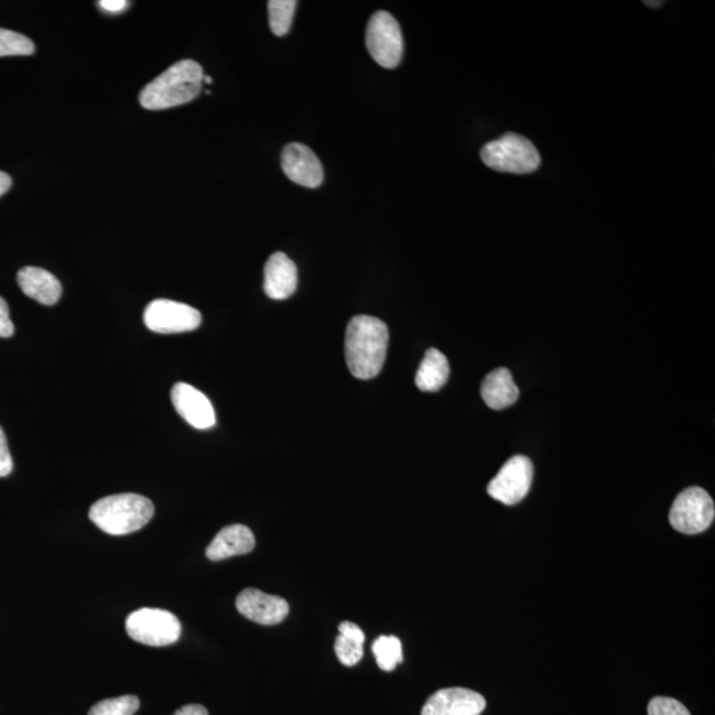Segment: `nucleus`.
Listing matches in <instances>:
<instances>
[{
  "mask_svg": "<svg viewBox=\"0 0 715 715\" xmlns=\"http://www.w3.org/2000/svg\"><path fill=\"white\" fill-rule=\"evenodd\" d=\"M390 334L383 321L370 316L351 318L346 329L345 354L350 372L358 379H372L382 371Z\"/></svg>",
  "mask_w": 715,
  "mask_h": 715,
  "instance_id": "f257e3e1",
  "label": "nucleus"
},
{
  "mask_svg": "<svg viewBox=\"0 0 715 715\" xmlns=\"http://www.w3.org/2000/svg\"><path fill=\"white\" fill-rule=\"evenodd\" d=\"M203 68L194 61H181L142 89L140 104L148 110H163L192 102L203 87Z\"/></svg>",
  "mask_w": 715,
  "mask_h": 715,
  "instance_id": "f03ea898",
  "label": "nucleus"
},
{
  "mask_svg": "<svg viewBox=\"0 0 715 715\" xmlns=\"http://www.w3.org/2000/svg\"><path fill=\"white\" fill-rule=\"evenodd\" d=\"M154 505L149 498L123 494L101 498L89 510L90 521L110 535H127L152 521Z\"/></svg>",
  "mask_w": 715,
  "mask_h": 715,
  "instance_id": "7ed1b4c3",
  "label": "nucleus"
},
{
  "mask_svg": "<svg viewBox=\"0 0 715 715\" xmlns=\"http://www.w3.org/2000/svg\"><path fill=\"white\" fill-rule=\"evenodd\" d=\"M481 159L496 172L518 175L533 173L541 165L540 153L533 143L516 133L487 143L481 150Z\"/></svg>",
  "mask_w": 715,
  "mask_h": 715,
  "instance_id": "20e7f679",
  "label": "nucleus"
},
{
  "mask_svg": "<svg viewBox=\"0 0 715 715\" xmlns=\"http://www.w3.org/2000/svg\"><path fill=\"white\" fill-rule=\"evenodd\" d=\"M130 639L149 647H167L178 641L182 626L172 613L160 608H141L127 619Z\"/></svg>",
  "mask_w": 715,
  "mask_h": 715,
  "instance_id": "39448f33",
  "label": "nucleus"
},
{
  "mask_svg": "<svg viewBox=\"0 0 715 715\" xmlns=\"http://www.w3.org/2000/svg\"><path fill=\"white\" fill-rule=\"evenodd\" d=\"M366 47L373 61L386 69L397 68L402 62V30L389 12L378 11L371 17L366 30Z\"/></svg>",
  "mask_w": 715,
  "mask_h": 715,
  "instance_id": "423d86ee",
  "label": "nucleus"
},
{
  "mask_svg": "<svg viewBox=\"0 0 715 715\" xmlns=\"http://www.w3.org/2000/svg\"><path fill=\"white\" fill-rule=\"evenodd\" d=\"M715 507L711 495L698 487L687 488L675 497L669 521L679 533H704L714 521Z\"/></svg>",
  "mask_w": 715,
  "mask_h": 715,
  "instance_id": "0eeeda50",
  "label": "nucleus"
},
{
  "mask_svg": "<svg viewBox=\"0 0 715 715\" xmlns=\"http://www.w3.org/2000/svg\"><path fill=\"white\" fill-rule=\"evenodd\" d=\"M533 463L529 457L522 455L511 457L488 484V495L508 507H513L528 496L533 483Z\"/></svg>",
  "mask_w": 715,
  "mask_h": 715,
  "instance_id": "6e6552de",
  "label": "nucleus"
},
{
  "mask_svg": "<svg viewBox=\"0 0 715 715\" xmlns=\"http://www.w3.org/2000/svg\"><path fill=\"white\" fill-rule=\"evenodd\" d=\"M148 329L160 334H178L198 329L202 314L195 307L172 300H155L143 313Z\"/></svg>",
  "mask_w": 715,
  "mask_h": 715,
  "instance_id": "1a4fd4ad",
  "label": "nucleus"
},
{
  "mask_svg": "<svg viewBox=\"0 0 715 715\" xmlns=\"http://www.w3.org/2000/svg\"><path fill=\"white\" fill-rule=\"evenodd\" d=\"M281 167L288 178L300 186L316 188L324 182L323 163L303 143L293 142L282 150Z\"/></svg>",
  "mask_w": 715,
  "mask_h": 715,
  "instance_id": "9d476101",
  "label": "nucleus"
},
{
  "mask_svg": "<svg viewBox=\"0 0 715 715\" xmlns=\"http://www.w3.org/2000/svg\"><path fill=\"white\" fill-rule=\"evenodd\" d=\"M236 608L245 618L261 626L280 625L290 614V605L285 599L256 588L242 589L236 598Z\"/></svg>",
  "mask_w": 715,
  "mask_h": 715,
  "instance_id": "9b49d317",
  "label": "nucleus"
},
{
  "mask_svg": "<svg viewBox=\"0 0 715 715\" xmlns=\"http://www.w3.org/2000/svg\"><path fill=\"white\" fill-rule=\"evenodd\" d=\"M487 701L480 693L465 687H447L432 694L422 715H480Z\"/></svg>",
  "mask_w": 715,
  "mask_h": 715,
  "instance_id": "f8f14e48",
  "label": "nucleus"
},
{
  "mask_svg": "<svg viewBox=\"0 0 715 715\" xmlns=\"http://www.w3.org/2000/svg\"><path fill=\"white\" fill-rule=\"evenodd\" d=\"M172 402L176 412L196 430H209L216 423L215 411L209 399L195 387L176 383L172 390Z\"/></svg>",
  "mask_w": 715,
  "mask_h": 715,
  "instance_id": "ddd939ff",
  "label": "nucleus"
},
{
  "mask_svg": "<svg viewBox=\"0 0 715 715\" xmlns=\"http://www.w3.org/2000/svg\"><path fill=\"white\" fill-rule=\"evenodd\" d=\"M297 267L285 253L275 252L264 268V291L272 300L290 299L297 290Z\"/></svg>",
  "mask_w": 715,
  "mask_h": 715,
  "instance_id": "4468645a",
  "label": "nucleus"
},
{
  "mask_svg": "<svg viewBox=\"0 0 715 715\" xmlns=\"http://www.w3.org/2000/svg\"><path fill=\"white\" fill-rule=\"evenodd\" d=\"M252 530L245 524H231L221 529L206 550L209 561L219 562L236 555H246L254 549Z\"/></svg>",
  "mask_w": 715,
  "mask_h": 715,
  "instance_id": "2eb2a0df",
  "label": "nucleus"
},
{
  "mask_svg": "<svg viewBox=\"0 0 715 715\" xmlns=\"http://www.w3.org/2000/svg\"><path fill=\"white\" fill-rule=\"evenodd\" d=\"M18 284L25 296L43 305H55L62 297L61 281L42 268L25 267L21 269L18 273Z\"/></svg>",
  "mask_w": 715,
  "mask_h": 715,
  "instance_id": "dca6fc26",
  "label": "nucleus"
},
{
  "mask_svg": "<svg viewBox=\"0 0 715 715\" xmlns=\"http://www.w3.org/2000/svg\"><path fill=\"white\" fill-rule=\"evenodd\" d=\"M481 397L491 410H503L513 405L520 398L513 376L505 367H498L485 377L481 384Z\"/></svg>",
  "mask_w": 715,
  "mask_h": 715,
  "instance_id": "f3484780",
  "label": "nucleus"
},
{
  "mask_svg": "<svg viewBox=\"0 0 715 715\" xmlns=\"http://www.w3.org/2000/svg\"><path fill=\"white\" fill-rule=\"evenodd\" d=\"M449 362L437 349L426 350L416 372L415 383L420 391L435 392L448 382Z\"/></svg>",
  "mask_w": 715,
  "mask_h": 715,
  "instance_id": "a211bd4d",
  "label": "nucleus"
},
{
  "mask_svg": "<svg viewBox=\"0 0 715 715\" xmlns=\"http://www.w3.org/2000/svg\"><path fill=\"white\" fill-rule=\"evenodd\" d=\"M372 653L378 667L384 672H392L403 662L402 642L396 636H380L373 641Z\"/></svg>",
  "mask_w": 715,
  "mask_h": 715,
  "instance_id": "6ab92c4d",
  "label": "nucleus"
},
{
  "mask_svg": "<svg viewBox=\"0 0 715 715\" xmlns=\"http://www.w3.org/2000/svg\"><path fill=\"white\" fill-rule=\"evenodd\" d=\"M296 0H271L268 2L269 25L275 36H285L292 28Z\"/></svg>",
  "mask_w": 715,
  "mask_h": 715,
  "instance_id": "aec40b11",
  "label": "nucleus"
},
{
  "mask_svg": "<svg viewBox=\"0 0 715 715\" xmlns=\"http://www.w3.org/2000/svg\"><path fill=\"white\" fill-rule=\"evenodd\" d=\"M35 54V44L19 32L0 29V57L31 56Z\"/></svg>",
  "mask_w": 715,
  "mask_h": 715,
  "instance_id": "412c9836",
  "label": "nucleus"
},
{
  "mask_svg": "<svg viewBox=\"0 0 715 715\" xmlns=\"http://www.w3.org/2000/svg\"><path fill=\"white\" fill-rule=\"evenodd\" d=\"M140 707V700L136 695L108 698L98 702L90 708L88 715H134Z\"/></svg>",
  "mask_w": 715,
  "mask_h": 715,
  "instance_id": "4be33fe9",
  "label": "nucleus"
},
{
  "mask_svg": "<svg viewBox=\"0 0 715 715\" xmlns=\"http://www.w3.org/2000/svg\"><path fill=\"white\" fill-rule=\"evenodd\" d=\"M364 646L365 644H360V642L346 638V636L339 633L334 649H336L340 664L354 667L364 658Z\"/></svg>",
  "mask_w": 715,
  "mask_h": 715,
  "instance_id": "5701e85b",
  "label": "nucleus"
},
{
  "mask_svg": "<svg viewBox=\"0 0 715 715\" xmlns=\"http://www.w3.org/2000/svg\"><path fill=\"white\" fill-rule=\"evenodd\" d=\"M648 715H691V713L678 700L654 697L649 702Z\"/></svg>",
  "mask_w": 715,
  "mask_h": 715,
  "instance_id": "b1692460",
  "label": "nucleus"
},
{
  "mask_svg": "<svg viewBox=\"0 0 715 715\" xmlns=\"http://www.w3.org/2000/svg\"><path fill=\"white\" fill-rule=\"evenodd\" d=\"M14 468L10 454L8 438H6L2 426H0V477L9 476Z\"/></svg>",
  "mask_w": 715,
  "mask_h": 715,
  "instance_id": "393cba45",
  "label": "nucleus"
},
{
  "mask_svg": "<svg viewBox=\"0 0 715 715\" xmlns=\"http://www.w3.org/2000/svg\"><path fill=\"white\" fill-rule=\"evenodd\" d=\"M15 326L10 318V310L8 303L0 297V337L9 338L14 334Z\"/></svg>",
  "mask_w": 715,
  "mask_h": 715,
  "instance_id": "a878e982",
  "label": "nucleus"
},
{
  "mask_svg": "<svg viewBox=\"0 0 715 715\" xmlns=\"http://www.w3.org/2000/svg\"><path fill=\"white\" fill-rule=\"evenodd\" d=\"M339 633L346 636V638L360 642V644H365V632L357 625H354V622H340Z\"/></svg>",
  "mask_w": 715,
  "mask_h": 715,
  "instance_id": "bb28decb",
  "label": "nucleus"
},
{
  "mask_svg": "<svg viewBox=\"0 0 715 715\" xmlns=\"http://www.w3.org/2000/svg\"><path fill=\"white\" fill-rule=\"evenodd\" d=\"M98 6L109 14H120V12L128 9L129 2L127 0H102Z\"/></svg>",
  "mask_w": 715,
  "mask_h": 715,
  "instance_id": "cd10ccee",
  "label": "nucleus"
},
{
  "mask_svg": "<svg viewBox=\"0 0 715 715\" xmlns=\"http://www.w3.org/2000/svg\"><path fill=\"white\" fill-rule=\"evenodd\" d=\"M174 715H208L207 708L202 705H186Z\"/></svg>",
  "mask_w": 715,
  "mask_h": 715,
  "instance_id": "c85d7f7f",
  "label": "nucleus"
},
{
  "mask_svg": "<svg viewBox=\"0 0 715 715\" xmlns=\"http://www.w3.org/2000/svg\"><path fill=\"white\" fill-rule=\"evenodd\" d=\"M12 185V180L9 174L0 172V196L9 192Z\"/></svg>",
  "mask_w": 715,
  "mask_h": 715,
  "instance_id": "c756f323",
  "label": "nucleus"
},
{
  "mask_svg": "<svg viewBox=\"0 0 715 715\" xmlns=\"http://www.w3.org/2000/svg\"><path fill=\"white\" fill-rule=\"evenodd\" d=\"M646 4L649 6V8L656 9V8H661V6L664 4V2H646Z\"/></svg>",
  "mask_w": 715,
  "mask_h": 715,
  "instance_id": "7c9ffc66",
  "label": "nucleus"
},
{
  "mask_svg": "<svg viewBox=\"0 0 715 715\" xmlns=\"http://www.w3.org/2000/svg\"><path fill=\"white\" fill-rule=\"evenodd\" d=\"M203 83L213 84V77H209V76L203 77Z\"/></svg>",
  "mask_w": 715,
  "mask_h": 715,
  "instance_id": "2f4dec72",
  "label": "nucleus"
}]
</instances>
